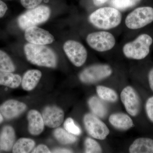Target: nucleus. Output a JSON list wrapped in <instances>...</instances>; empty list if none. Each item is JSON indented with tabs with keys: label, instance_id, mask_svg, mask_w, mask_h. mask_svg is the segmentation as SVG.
Wrapping results in <instances>:
<instances>
[{
	"label": "nucleus",
	"instance_id": "nucleus-9",
	"mask_svg": "<svg viewBox=\"0 0 153 153\" xmlns=\"http://www.w3.org/2000/svg\"><path fill=\"white\" fill-rule=\"evenodd\" d=\"M63 50L69 60L76 67L82 66L86 61L87 51L79 42L73 40L67 41L63 45Z\"/></svg>",
	"mask_w": 153,
	"mask_h": 153
},
{
	"label": "nucleus",
	"instance_id": "nucleus-2",
	"mask_svg": "<svg viewBox=\"0 0 153 153\" xmlns=\"http://www.w3.org/2000/svg\"><path fill=\"white\" fill-rule=\"evenodd\" d=\"M88 19L96 27L107 30L119 25L121 22L122 15L117 9L106 7L94 11L91 14Z\"/></svg>",
	"mask_w": 153,
	"mask_h": 153
},
{
	"label": "nucleus",
	"instance_id": "nucleus-33",
	"mask_svg": "<svg viewBox=\"0 0 153 153\" xmlns=\"http://www.w3.org/2000/svg\"><path fill=\"white\" fill-rule=\"evenodd\" d=\"M53 153H72V151L65 149H58L54 150Z\"/></svg>",
	"mask_w": 153,
	"mask_h": 153
},
{
	"label": "nucleus",
	"instance_id": "nucleus-29",
	"mask_svg": "<svg viewBox=\"0 0 153 153\" xmlns=\"http://www.w3.org/2000/svg\"><path fill=\"white\" fill-rule=\"evenodd\" d=\"M146 110L148 117L153 123V96L150 97L147 100Z\"/></svg>",
	"mask_w": 153,
	"mask_h": 153
},
{
	"label": "nucleus",
	"instance_id": "nucleus-23",
	"mask_svg": "<svg viewBox=\"0 0 153 153\" xmlns=\"http://www.w3.org/2000/svg\"><path fill=\"white\" fill-rule=\"evenodd\" d=\"M97 92L102 100L110 102H115L118 99L117 94L109 88L99 85L96 88Z\"/></svg>",
	"mask_w": 153,
	"mask_h": 153
},
{
	"label": "nucleus",
	"instance_id": "nucleus-26",
	"mask_svg": "<svg viewBox=\"0 0 153 153\" xmlns=\"http://www.w3.org/2000/svg\"><path fill=\"white\" fill-rule=\"evenodd\" d=\"M85 152L86 153H101V146L95 140L87 138L85 141Z\"/></svg>",
	"mask_w": 153,
	"mask_h": 153
},
{
	"label": "nucleus",
	"instance_id": "nucleus-17",
	"mask_svg": "<svg viewBox=\"0 0 153 153\" xmlns=\"http://www.w3.org/2000/svg\"><path fill=\"white\" fill-rule=\"evenodd\" d=\"M42 73L41 71L33 69L27 71L22 80V87L25 90H33L41 79Z\"/></svg>",
	"mask_w": 153,
	"mask_h": 153
},
{
	"label": "nucleus",
	"instance_id": "nucleus-21",
	"mask_svg": "<svg viewBox=\"0 0 153 153\" xmlns=\"http://www.w3.org/2000/svg\"><path fill=\"white\" fill-rule=\"evenodd\" d=\"M35 146V143L31 139L22 138L15 143L13 147V152L27 153L32 151Z\"/></svg>",
	"mask_w": 153,
	"mask_h": 153
},
{
	"label": "nucleus",
	"instance_id": "nucleus-19",
	"mask_svg": "<svg viewBox=\"0 0 153 153\" xmlns=\"http://www.w3.org/2000/svg\"><path fill=\"white\" fill-rule=\"evenodd\" d=\"M22 77L18 74L12 72L0 71V85L16 88L22 83Z\"/></svg>",
	"mask_w": 153,
	"mask_h": 153
},
{
	"label": "nucleus",
	"instance_id": "nucleus-30",
	"mask_svg": "<svg viewBox=\"0 0 153 153\" xmlns=\"http://www.w3.org/2000/svg\"><path fill=\"white\" fill-rule=\"evenodd\" d=\"M32 153H51L49 149L47 146L44 145H40L38 146L33 151Z\"/></svg>",
	"mask_w": 153,
	"mask_h": 153
},
{
	"label": "nucleus",
	"instance_id": "nucleus-15",
	"mask_svg": "<svg viewBox=\"0 0 153 153\" xmlns=\"http://www.w3.org/2000/svg\"><path fill=\"white\" fill-rule=\"evenodd\" d=\"M16 140V133L14 128L10 126L3 127L0 133V149L9 151L13 148Z\"/></svg>",
	"mask_w": 153,
	"mask_h": 153
},
{
	"label": "nucleus",
	"instance_id": "nucleus-6",
	"mask_svg": "<svg viewBox=\"0 0 153 153\" xmlns=\"http://www.w3.org/2000/svg\"><path fill=\"white\" fill-rule=\"evenodd\" d=\"M111 67L106 64H96L85 68L79 74V79L83 83L91 84L110 76Z\"/></svg>",
	"mask_w": 153,
	"mask_h": 153
},
{
	"label": "nucleus",
	"instance_id": "nucleus-11",
	"mask_svg": "<svg viewBox=\"0 0 153 153\" xmlns=\"http://www.w3.org/2000/svg\"><path fill=\"white\" fill-rule=\"evenodd\" d=\"M25 38L31 44L41 45L52 44L55 40L54 37L48 31L36 26L25 30Z\"/></svg>",
	"mask_w": 153,
	"mask_h": 153
},
{
	"label": "nucleus",
	"instance_id": "nucleus-12",
	"mask_svg": "<svg viewBox=\"0 0 153 153\" xmlns=\"http://www.w3.org/2000/svg\"><path fill=\"white\" fill-rule=\"evenodd\" d=\"M44 124L51 128L59 127L64 120V113L63 110L56 106H48L42 112Z\"/></svg>",
	"mask_w": 153,
	"mask_h": 153
},
{
	"label": "nucleus",
	"instance_id": "nucleus-5",
	"mask_svg": "<svg viewBox=\"0 0 153 153\" xmlns=\"http://www.w3.org/2000/svg\"><path fill=\"white\" fill-rule=\"evenodd\" d=\"M153 22V8L150 7H140L135 9L127 16L126 26L131 30L146 27Z\"/></svg>",
	"mask_w": 153,
	"mask_h": 153
},
{
	"label": "nucleus",
	"instance_id": "nucleus-10",
	"mask_svg": "<svg viewBox=\"0 0 153 153\" xmlns=\"http://www.w3.org/2000/svg\"><path fill=\"white\" fill-rule=\"evenodd\" d=\"M120 98L128 114L133 117L138 114L140 110V100L132 87L128 86L125 88L121 93Z\"/></svg>",
	"mask_w": 153,
	"mask_h": 153
},
{
	"label": "nucleus",
	"instance_id": "nucleus-4",
	"mask_svg": "<svg viewBox=\"0 0 153 153\" xmlns=\"http://www.w3.org/2000/svg\"><path fill=\"white\" fill-rule=\"evenodd\" d=\"M50 14L51 10L48 6H38L21 15L18 19V25L21 29L25 30L47 22Z\"/></svg>",
	"mask_w": 153,
	"mask_h": 153
},
{
	"label": "nucleus",
	"instance_id": "nucleus-1",
	"mask_svg": "<svg viewBox=\"0 0 153 153\" xmlns=\"http://www.w3.org/2000/svg\"><path fill=\"white\" fill-rule=\"evenodd\" d=\"M24 50L27 59L32 64L49 68L57 66V56L49 47L29 43L25 45Z\"/></svg>",
	"mask_w": 153,
	"mask_h": 153
},
{
	"label": "nucleus",
	"instance_id": "nucleus-35",
	"mask_svg": "<svg viewBox=\"0 0 153 153\" xmlns=\"http://www.w3.org/2000/svg\"><path fill=\"white\" fill-rule=\"evenodd\" d=\"M3 121V117L2 116V115L1 113L0 112V124Z\"/></svg>",
	"mask_w": 153,
	"mask_h": 153
},
{
	"label": "nucleus",
	"instance_id": "nucleus-14",
	"mask_svg": "<svg viewBox=\"0 0 153 153\" xmlns=\"http://www.w3.org/2000/svg\"><path fill=\"white\" fill-rule=\"evenodd\" d=\"M28 130L33 135L40 134L44 129V123L42 116L38 111L31 110L28 112Z\"/></svg>",
	"mask_w": 153,
	"mask_h": 153
},
{
	"label": "nucleus",
	"instance_id": "nucleus-16",
	"mask_svg": "<svg viewBox=\"0 0 153 153\" xmlns=\"http://www.w3.org/2000/svg\"><path fill=\"white\" fill-rule=\"evenodd\" d=\"M110 123L116 128L120 130L129 129L133 126V122L128 115L123 113L113 114L109 118Z\"/></svg>",
	"mask_w": 153,
	"mask_h": 153
},
{
	"label": "nucleus",
	"instance_id": "nucleus-31",
	"mask_svg": "<svg viewBox=\"0 0 153 153\" xmlns=\"http://www.w3.org/2000/svg\"><path fill=\"white\" fill-rule=\"evenodd\" d=\"M7 6L5 3L1 0H0V18L4 16L7 10Z\"/></svg>",
	"mask_w": 153,
	"mask_h": 153
},
{
	"label": "nucleus",
	"instance_id": "nucleus-34",
	"mask_svg": "<svg viewBox=\"0 0 153 153\" xmlns=\"http://www.w3.org/2000/svg\"><path fill=\"white\" fill-rule=\"evenodd\" d=\"M93 1L94 3L96 6H100L107 2L108 0H93Z\"/></svg>",
	"mask_w": 153,
	"mask_h": 153
},
{
	"label": "nucleus",
	"instance_id": "nucleus-13",
	"mask_svg": "<svg viewBox=\"0 0 153 153\" xmlns=\"http://www.w3.org/2000/svg\"><path fill=\"white\" fill-rule=\"evenodd\" d=\"M27 108L25 103L14 100H7L0 106V112L6 119H13L25 112Z\"/></svg>",
	"mask_w": 153,
	"mask_h": 153
},
{
	"label": "nucleus",
	"instance_id": "nucleus-20",
	"mask_svg": "<svg viewBox=\"0 0 153 153\" xmlns=\"http://www.w3.org/2000/svg\"><path fill=\"white\" fill-rule=\"evenodd\" d=\"M88 104L91 111L97 117L104 118L106 115L107 107L98 97L95 96L91 97L88 100Z\"/></svg>",
	"mask_w": 153,
	"mask_h": 153
},
{
	"label": "nucleus",
	"instance_id": "nucleus-24",
	"mask_svg": "<svg viewBox=\"0 0 153 153\" xmlns=\"http://www.w3.org/2000/svg\"><path fill=\"white\" fill-rule=\"evenodd\" d=\"M16 67L12 59L6 52L0 50V71L13 72Z\"/></svg>",
	"mask_w": 153,
	"mask_h": 153
},
{
	"label": "nucleus",
	"instance_id": "nucleus-25",
	"mask_svg": "<svg viewBox=\"0 0 153 153\" xmlns=\"http://www.w3.org/2000/svg\"><path fill=\"white\" fill-rule=\"evenodd\" d=\"M141 0H111V5L118 10H127L135 6Z\"/></svg>",
	"mask_w": 153,
	"mask_h": 153
},
{
	"label": "nucleus",
	"instance_id": "nucleus-28",
	"mask_svg": "<svg viewBox=\"0 0 153 153\" xmlns=\"http://www.w3.org/2000/svg\"><path fill=\"white\" fill-rule=\"evenodd\" d=\"M43 0H21L22 5L27 9L34 8L38 7Z\"/></svg>",
	"mask_w": 153,
	"mask_h": 153
},
{
	"label": "nucleus",
	"instance_id": "nucleus-22",
	"mask_svg": "<svg viewBox=\"0 0 153 153\" xmlns=\"http://www.w3.org/2000/svg\"><path fill=\"white\" fill-rule=\"evenodd\" d=\"M54 135L58 142L64 145L73 143L77 140L74 135L62 128L56 129L54 132Z\"/></svg>",
	"mask_w": 153,
	"mask_h": 153
},
{
	"label": "nucleus",
	"instance_id": "nucleus-18",
	"mask_svg": "<svg viewBox=\"0 0 153 153\" xmlns=\"http://www.w3.org/2000/svg\"><path fill=\"white\" fill-rule=\"evenodd\" d=\"M130 153H153V140L148 138H139L130 146Z\"/></svg>",
	"mask_w": 153,
	"mask_h": 153
},
{
	"label": "nucleus",
	"instance_id": "nucleus-27",
	"mask_svg": "<svg viewBox=\"0 0 153 153\" xmlns=\"http://www.w3.org/2000/svg\"><path fill=\"white\" fill-rule=\"evenodd\" d=\"M64 127L66 131L72 134L79 135L81 133V129L75 124L71 118H68L64 122Z\"/></svg>",
	"mask_w": 153,
	"mask_h": 153
},
{
	"label": "nucleus",
	"instance_id": "nucleus-3",
	"mask_svg": "<svg viewBox=\"0 0 153 153\" xmlns=\"http://www.w3.org/2000/svg\"><path fill=\"white\" fill-rule=\"evenodd\" d=\"M152 38L149 35H140L134 41L127 43L124 46L123 51L127 58L134 60H142L149 55L152 44Z\"/></svg>",
	"mask_w": 153,
	"mask_h": 153
},
{
	"label": "nucleus",
	"instance_id": "nucleus-32",
	"mask_svg": "<svg viewBox=\"0 0 153 153\" xmlns=\"http://www.w3.org/2000/svg\"><path fill=\"white\" fill-rule=\"evenodd\" d=\"M149 82L150 87L153 91V68L151 69L149 74Z\"/></svg>",
	"mask_w": 153,
	"mask_h": 153
},
{
	"label": "nucleus",
	"instance_id": "nucleus-7",
	"mask_svg": "<svg viewBox=\"0 0 153 153\" xmlns=\"http://www.w3.org/2000/svg\"><path fill=\"white\" fill-rule=\"evenodd\" d=\"M86 41L92 49L100 52H105L112 49L116 43L113 35L105 31L88 34Z\"/></svg>",
	"mask_w": 153,
	"mask_h": 153
},
{
	"label": "nucleus",
	"instance_id": "nucleus-8",
	"mask_svg": "<svg viewBox=\"0 0 153 153\" xmlns=\"http://www.w3.org/2000/svg\"><path fill=\"white\" fill-rule=\"evenodd\" d=\"M83 122L88 133L94 138L104 140L109 134V129L95 115L91 114H85Z\"/></svg>",
	"mask_w": 153,
	"mask_h": 153
}]
</instances>
